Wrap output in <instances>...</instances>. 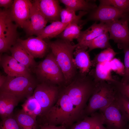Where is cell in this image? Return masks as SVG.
Here are the masks:
<instances>
[{
	"label": "cell",
	"mask_w": 129,
	"mask_h": 129,
	"mask_svg": "<svg viewBox=\"0 0 129 129\" xmlns=\"http://www.w3.org/2000/svg\"><path fill=\"white\" fill-rule=\"evenodd\" d=\"M37 120L39 125H61L66 129L77 121L75 110L64 86L60 87L55 104Z\"/></svg>",
	"instance_id": "6da1fadb"
},
{
	"label": "cell",
	"mask_w": 129,
	"mask_h": 129,
	"mask_svg": "<svg viewBox=\"0 0 129 129\" xmlns=\"http://www.w3.org/2000/svg\"><path fill=\"white\" fill-rule=\"evenodd\" d=\"M95 85L93 79L89 74L84 76L79 74L70 84L64 86L75 114L79 117L82 116Z\"/></svg>",
	"instance_id": "7a4b0ae2"
},
{
	"label": "cell",
	"mask_w": 129,
	"mask_h": 129,
	"mask_svg": "<svg viewBox=\"0 0 129 129\" xmlns=\"http://www.w3.org/2000/svg\"><path fill=\"white\" fill-rule=\"evenodd\" d=\"M63 74L65 86L70 84L77 75V69L73 62L74 52L77 46L71 42L58 39L47 42Z\"/></svg>",
	"instance_id": "3957f363"
},
{
	"label": "cell",
	"mask_w": 129,
	"mask_h": 129,
	"mask_svg": "<svg viewBox=\"0 0 129 129\" xmlns=\"http://www.w3.org/2000/svg\"><path fill=\"white\" fill-rule=\"evenodd\" d=\"M117 92L113 85L106 81L96 83L93 92L84 111L83 118L109 105L116 99Z\"/></svg>",
	"instance_id": "277c9868"
},
{
	"label": "cell",
	"mask_w": 129,
	"mask_h": 129,
	"mask_svg": "<svg viewBox=\"0 0 129 129\" xmlns=\"http://www.w3.org/2000/svg\"><path fill=\"white\" fill-rule=\"evenodd\" d=\"M32 71L35 74L39 83H45L60 87L65 85L63 74L51 51Z\"/></svg>",
	"instance_id": "5b68a950"
},
{
	"label": "cell",
	"mask_w": 129,
	"mask_h": 129,
	"mask_svg": "<svg viewBox=\"0 0 129 129\" xmlns=\"http://www.w3.org/2000/svg\"><path fill=\"white\" fill-rule=\"evenodd\" d=\"M38 83L32 75L26 77L7 75L5 82L0 87V91L13 95L21 100L33 95Z\"/></svg>",
	"instance_id": "8992f818"
},
{
	"label": "cell",
	"mask_w": 129,
	"mask_h": 129,
	"mask_svg": "<svg viewBox=\"0 0 129 129\" xmlns=\"http://www.w3.org/2000/svg\"><path fill=\"white\" fill-rule=\"evenodd\" d=\"M60 87L45 83L39 82L33 95L41 106L43 115L56 103Z\"/></svg>",
	"instance_id": "52a82bcc"
},
{
	"label": "cell",
	"mask_w": 129,
	"mask_h": 129,
	"mask_svg": "<svg viewBox=\"0 0 129 129\" xmlns=\"http://www.w3.org/2000/svg\"><path fill=\"white\" fill-rule=\"evenodd\" d=\"M109 33V39L123 49L129 46V15L119 19L106 23Z\"/></svg>",
	"instance_id": "ba28073f"
},
{
	"label": "cell",
	"mask_w": 129,
	"mask_h": 129,
	"mask_svg": "<svg viewBox=\"0 0 129 129\" xmlns=\"http://www.w3.org/2000/svg\"><path fill=\"white\" fill-rule=\"evenodd\" d=\"M99 111L103 114L107 129H125L128 122L125 118L116 99Z\"/></svg>",
	"instance_id": "9c48e42d"
},
{
	"label": "cell",
	"mask_w": 129,
	"mask_h": 129,
	"mask_svg": "<svg viewBox=\"0 0 129 129\" xmlns=\"http://www.w3.org/2000/svg\"><path fill=\"white\" fill-rule=\"evenodd\" d=\"M129 15V13L112 6L100 4L98 6L91 12L88 19L107 23L120 19Z\"/></svg>",
	"instance_id": "30bf717a"
},
{
	"label": "cell",
	"mask_w": 129,
	"mask_h": 129,
	"mask_svg": "<svg viewBox=\"0 0 129 129\" xmlns=\"http://www.w3.org/2000/svg\"><path fill=\"white\" fill-rule=\"evenodd\" d=\"M0 64L7 75L12 76L29 77L32 75V71L21 64L11 56L6 54L0 56Z\"/></svg>",
	"instance_id": "8fae6325"
},
{
	"label": "cell",
	"mask_w": 129,
	"mask_h": 129,
	"mask_svg": "<svg viewBox=\"0 0 129 129\" xmlns=\"http://www.w3.org/2000/svg\"><path fill=\"white\" fill-rule=\"evenodd\" d=\"M32 2L30 14L23 28L28 35L37 36L45 27L48 21L38 8Z\"/></svg>",
	"instance_id": "7c38bea8"
},
{
	"label": "cell",
	"mask_w": 129,
	"mask_h": 129,
	"mask_svg": "<svg viewBox=\"0 0 129 129\" xmlns=\"http://www.w3.org/2000/svg\"><path fill=\"white\" fill-rule=\"evenodd\" d=\"M32 5L30 0H14L10 13L12 20L18 27L23 28L29 16Z\"/></svg>",
	"instance_id": "4fadbf2b"
},
{
	"label": "cell",
	"mask_w": 129,
	"mask_h": 129,
	"mask_svg": "<svg viewBox=\"0 0 129 129\" xmlns=\"http://www.w3.org/2000/svg\"><path fill=\"white\" fill-rule=\"evenodd\" d=\"M17 41L21 43L34 58H43L50 49L47 42L37 37H30L25 40L18 38Z\"/></svg>",
	"instance_id": "5bb4252c"
},
{
	"label": "cell",
	"mask_w": 129,
	"mask_h": 129,
	"mask_svg": "<svg viewBox=\"0 0 129 129\" xmlns=\"http://www.w3.org/2000/svg\"><path fill=\"white\" fill-rule=\"evenodd\" d=\"M48 21H60L62 9L57 0H35L32 1Z\"/></svg>",
	"instance_id": "9a60e30c"
},
{
	"label": "cell",
	"mask_w": 129,
	"mask_h": 129,
	"mask_svg": "<svg viewBox=\"0 0 129 129\" xmlns=\"http://www.w3.org/2000/svg\"><path fill=\"white\" fill-rule=\"evenodd\" d=\"M104 124L103 114L100 111L96 112L74 123L70 129H107Z\"/></svg>",
	"instance_id": "2e32d148"
},
{
	"label": "cell",
	"mask_w": 129,
	"mask_h": 129,
	"mask_svg": "<svg viewBox=\"0 0 129 129\" xmlns=\"http://www.w3.org/2000/svg\"><path fill=\"white\" fill-rule=\"evenodd\" d=\"M87 49L86 47L77 45L74 52V65L79 70V74L82 75H87L92 66L89 52L87 50Z\"/></svg>",
	"instance_id": "e0dca14e"
},
{
	"label": "cell",
	"mask_w": 129,
	"mask_h": 129,
	"mask_svg": "<svg viewBox=\"0 0 129 129\" xmlns=\"http://www.w3.org/2000/svg\"><path fill=\"white\" fill-rule=\"evenodd\" d=\"M10 51L12 57L32 71L38 64L23 45L17 41Z\"/></svg>",
	"instance_id": "ac0fdd59"
},
{
	"label": "cell",
	"mask_w": 129,
	"mask_h": 129,
	"mask_svg": "<svg viewBox=\"0 0 129 129\" xmlns=\"http://www.w3.org/2000/svg\"><path fill=\"white\" fill-rule=\"evenodd\" d=\"M10 9L0 11V38L17 36L18 26L14 24L11 16Z\"/></svg>",
	"instance_id": "d6986e66"
},
{
	"label": "cell",
	"mask_w": 129,
	"mask_h": 129,
	"mask_svg": "<svg viewBox=\"0 0 129 129\" xmlns=\"http://www.w3.org/2000/svg\"><path fill=\"white\" fill-rule=\"evenodd\" d=\"M21 100L13 95L0 91V116L1 120L13 115L15 108Z\"/></svg>",
	"instance_id": "ffe728a7"
},
{
	"label": "cell",
	"mask_w": 129,
	"mask_h": 129,
	"mask_svg": "<svg viewBox=\"0 0 129 129\" xmlns=\"http://www.w3.org/2000/svg\"><path fill=\"white\" fill-rule=\"evenodd\" d=\"M107 32H108V30L106 23L100 22L98 24L95 22L87 29L81 31L77 39V44L78 45H82Z\"/></svg>",
	"instance_id": "44dd1931"
},
{
	"label": "cell",
	"mask_w": 129,
	"mask_h": 129,
	"mask_svg": "<svg viewBox=\"0 0 129 129\" xmlns=\"http://www.w3.org/2000/svg\"><path fill=\"white\" fill-rule=\"evenodd\" d=\"M95 69L89 73L95 83L105 81L108 83L114 82L117 80L113 77L107 62L99 63L95 66Z\"/></svg>",
	"instance_id": "7402d4cb"
},
{
	"label": "cell",
	"mask_w": 129,
	"mask_h": 129,
	"mask_svg": "<svg viewBox=\"0 0 129 129\" xmlns=\"http://www.w3.org/2000/svg\"><path fill=\"white\" fill-rule=\"evenodd\" d=\"M69 24L59 21L53 22L46 26L37 37L43 39L57 37Z\"/></svg>",
	"instance_id": "603a6c76"
},
{
	"label": "cell",
	"mask_w": 129,
	"mask_h": 129,
	"mask_svg": "<svg viewBox=\"0 0 129 129\" xmlns=\"http://www.w3.org/2000/svg\"><path fill=\"white\" fill-rule=\"evenodd\" d=\"M13 115L20 129H39L36 118L28 114L22 109L17 111Z\"/></svg>",
	"instance_id": "cb8c5ba5"
},
{
	"label": "cell",
	"mask_w": 129,
	"mask_h": 129,
	"mask_svg": "<svg viewBox=\"0 0 129 129\" xmlns=\"http://www.w3.org/2000/svg\"><path fill=\"white\" fill-rule=\"evenodd\" d=\"M66 8L76 12L77 11H91L97 7L95 3L85 0H60Z\"/></svg>",
	"instance_id": "d4e9b609"
},
{
	"label": "cell",
	"mask_w": 129,
	"mask_h": 129,
	"mask_svg": "<svg viewBox=\"0 0 129 129\" xmlns=\"http://www.w3.org/2000/svg\"><path fill=\"white\" fill-rule=\"evenodd\" d=\"M21 106L22 109L26 113L36 118L43 115L41 106L33 95L27 98Z\"/></svg>",
	"instance_id": "484cf974"
},
{
	"label": "cell",
	"mask_w": 129,
	"mask_h": 129,
	"mask_svg": "<svg viewBox=\"0 0 129 129\" xmlns=\"http://www.w3.org/2000/svg\"><path fill=\"white\" fill-rule=\"evenodd\" d=\"M75 12L68 8H62L60 13V21L66 24L76 23L79 24L82 22L81 18L88 13V12L80 11L76 15Z\"/></svg>",
	"instance_id": "4316f807"
},
{
	"label": "cell",
	"mask_w": 129,
	"mask_h": 129,
	"mask_svg": "<svg viewBox=\"0 0 129 129\" xmlns=\"http://www.w3.org/2000/svg\"><path fill=\"white\" fill-rule=\"evenodd\" d=\"M109 36L108 32L101 34L93 40L84 44L79 45L86 47L88 52L95 49H106L112 48L109 42Z\"/></svg>",
	"instance_id": "83f0119b"
},
{
	"label": "cell",
	"mask_w": 129,
	"mask_h": 129,
	"mask_svg": "<svg viewBox=\"0 0 129 129\" xmlns=\"http://www.w3.org/2000/svg\"><path fill=\"white\" fill-rule=\"evenodd\" d=\"M82 25L76 23L69 24L57 37L70 42L79 38L82 28Z\"/></svg>",
	"instance_id": "f1b7e54d"
},
{
	"label": "cell",
	"mask_w": 129,
	"mask_h": 129,
	"mask_svg": "<svg viewBox=\"0 0 129 129\" xmlns=\"http://www.w3.org/2000/svg\"><path fill=\"white\" fill-rule=\"evenodd\" d=\"M117 54L112 48L105 49L96 55L91 60L92 66L95 67L98 63L110 61L114 58Z\"/></svg>",
	"instance_id": "f546056e"
},
{
	"label": "cell",
	"mask_w": 129,
	"mask_h": 129,
	"mask_svg": "<svg viewBox=\"0 0 129 129\" xmlns=\"http://www.w3.org/2000/svg\"><path fill=\"white\" fill-rule=\"evenodd\" d=\"M116 100L124 117L129 123V99L117 90Z\"/></svg>",
	"instance_id": "4dcf8cb0"
},
{
	"label": "cell",
	"mask_w": 129,
	"mask_h": 129,
	"mask_svg": "<svg viewBox=\"0 0 129 129\" xmlns=\"http://www.w3.org/2000/svg\"><path fill=\"white\" fill-rule=\"evenodd\" d=\"M100 4L113 7L129 13V0H101Z\"/></svg>",
	"instance_id": "1f68e13d"
},
{
	"label": "cell",
	"mask_w": 129,
	"mask_h": 129,
	"mask_svg": "<svg viewBox=\"0 0 129 129\" xmlns=\"http://www.w3.org/2000/svg\"><path fill=\"white\" fill-rule=\"evenodd\" d=\"M108 64L109 68L111 71H113L122 77L124 75L125 73L124 65L119 59L114 58L108 62Z\"/></svg>",
	"instance_id": "d6a6232c"
},
{
	"label": "cell",
	"mask_w": 129,
	"mask_h": 129,
	"mask_svg": "<svg viewBox=\"0 0 129 129\" xmlns=\"http://www.w3.org/2000/svg\"><path fill=\"white\" fill-rule=\"evenodd\" d=\"M0 129H20L13 114L3 119L0 122Z\"/></svg>",
	"instance_id": "836d02e7"
},
{
	"label": "cell",
	"mask_w": 129,
	"mask_h": 129,
	"mask_svg": "<svg viewBox=\"0 0 129 129\" xmlns=\"http://www.w3.org/2000/svg\"><path fill=\"white\" fill-rule=\"evenodd\" d=\"M123 50L124 54L125 73L120 81L125 84L129 82V46L125 47Z\"/></svg>",
	"instance_id": "e575fe53"
},
{
	"label": "cell",
	"mask_w": 129,
	"mask_h": 129,
	"mask_svg": "<svg viewBox=\"0 0 129 129\" xmlns=\"http://www.w3.org/2000/svg\"><path fill=\"white\" fill-rule=\"evenodd\" d=\"M111 84L114 86L118 91L129 99V82L124 84L117 80Z\"/></svg>",
	"instance_id": "d590c367"
},
{
	"label": "cell",
	"mask_w": 129,
	"mask_h": 129,
	"mask_svg": "<svg viewBox=\"0 0 129 129\" xmlns=\"http://www.w3.org/2000/svg\"><path fill=\"white\" fill-rule=\"evenodd\" d=\"M14 2L12 0H0V6L5 9H10Z\"/></svg>",
	"instance_id": "8d00e7d4"
},
{
	"label": "cell",
	"mask_w": 129,
	"mask_h": 129,
	"mask_svg": "<svg viewBox=\"0 0 129 129\" xmlns=\"http://www.w3.org/2000/svg\"><path fill=\"white\" fill-rule=\"evenodd\" d=\"M39 129H66L64 126L61 125L53 126L46 124L39 125Z\"/></svg>",
	"instance_id": "74e56055"
},
{
	"label": "cell",
	"mask_w": 129,
	"mask_h": 129,
	"mask_svg": "<svg viewBox=\"0 0 129 129\" xmlns=\"http://www.w3.org/2000/svg\"><path fill=\"white\" fill-rule=\"evenodd\" d=\"M6 78V76L2 75H0V87L4 84Z\"/></svg>",
	"instance_id": "f35d334b"
},
{
	"label": "cell",
	"mask_w": 129,
	"mask_h": 129,
	"mask_svg": "<svg viewBox=\"0 0 129 129\" xmlns=\"http://www.w3.org/2000/svg\"><path fill=\"white\" fill-rule=\"evenodd\" d=\"M125 129H129V123H128Z\"/></svg>",
	"instance_id": "ab89813d"
}]
</instances>
